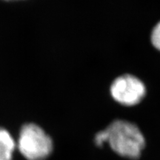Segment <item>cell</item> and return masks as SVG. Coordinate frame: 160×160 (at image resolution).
I'll use <instances>...</instances> for the list:
<instances>
[{"label": "cell", "instance_id": "4", "mask_svg": "<svg viewBox=\"0 0 160 160\" xmlns=\"http://www.w3.org/2000/svg\"><path fill=\"white\" fill-rule=\"evenodd\" d=\"M16 143L7 130L0 128V160H12Z\"/></svg>", "mask_w": 160, "mask_h": 160}, {"label": "cell", "instance_id": "3", "mask_svg": "<svg viewBox=\"0 0 160 160\" xmlns=\"http://www.w3.org/2000/svg\"><path fill=\"white\" fill-rule=\"evenodd\" d=\"M110 94L116 102L122 106L139 105L147 95V88L142 81L131 73H125L113 80Z\"/></svg>", "mask_w": 160, "mask_h": 160}, {"label": "cell", "instance_id": "1", "mask_svg": "<svg viewBox=\"0 0 160 160\" xmlns=\"http://www.w3.org/2000/svg\"><path fill=\"white\" fill-rule=\"evenodd\" d=\"M96 145L107 142L113 151L122 157L137 160L141 157L146 142L142 132L134 123L116 119L95 135Z\"/></svg>", "mask_w": 160, "mask_h": 160}, {"label": "cell", "instance_id": "5", "mask_svg": "<svg viewBox=\"0 0 160 160\" xmlns=\"http://www.w3.org/2000/svg\"><path fill=\"white\" fill-rule=\"evenodd\" d=\"M150 40L153 47L160 52V21L152 29Z\"/></svg>", "mask_w": 160, "mask_h": 160}, {"label": "cell", "instance_id": "2", "mask_svg": "<svg viewBox=\"0 0 160 160\" xmlns=\"http://www.w3.org/2000/svg\"><path fill=\"white\" fill-rule=\"evenodd\" d=\"M17 145L21 154L27 160H45L53 149L51 138L42 128L32 123L22 128Z\"/></svg>", "mask_w": 160, "mask_h": 160}]
</instances>
